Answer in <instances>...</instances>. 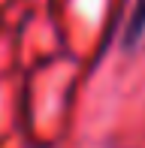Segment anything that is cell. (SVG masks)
Wrapping results in <instances>:
<instances>
[{
    "label": "cell",
    "instance_id": "obj_1",
    "mask_svg": "<svg viewBox=\"0 0 145 148\" xmlns=\"http://www.w3.org/2000/svg\"><path fill=\"white\" fill-rule=\"evenodd\" d=\"M142 33H145V0H136L133 15H130L127 30H124V45H136Z\"/></svg>",
    "mask_w": 145,
    "mask_h": 148
}]
</instances>
